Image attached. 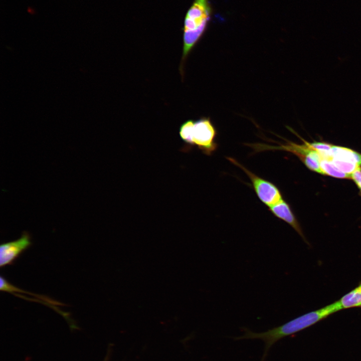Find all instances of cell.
<instances>
[{"label":"cell","instance_id":"obj_1","mask_svg":"<svg viewBox=\"0 0 361 361\" xmlns=\"http://www.w3.org/2000/svg\"><path fill=\"white\" fill-rule=\"evenodd\" d=\"M341 310L338 301L319 309L295 318L281 325L265 332H255L244 328V335L234 337L235 340L259 339L265 343L264 351L261 358L264 361L271 347L280 339L306 329L332 314Z\"/></svg>","mask_w":361,"mask_h":361},{"label":"cell","instance_id":"obj_2","mask_svg":"<svg viewBox=\"0 0 361 361\" xmlns=\"http://www.w3.org/2000/svg\"><path fill=\"white\" fill-rule=\"evenodd\" d=\"M211 7L209 0H195L185 18L183 47L180 71L189 54L204 33L211 18Z\"/></svg>","mask_w":361,"mask_h":361},{"label":"cell","instance_id":"obj_3","mask_svg":"<svg viewBox=\"0 0 361 361\" xmlns=\"http://www.w3.org/2000/svg\"><path fill=\"white\" fill-rule=\"evenodd\" d=\"M227 159L245 172L250 179L257 197L265 205L269 207L283 199L281 192L274 184L257 175L235 159L230 157Z\"/></svg>","mask_w":361,"mask_h":361},{"label":"cell","instance_id":"obj_4","mask_svg":"<svg viewBox=\"0 0 361 361\" xmlns=\"http://www.w3.org/2000/svg\"><path fill=\"white\" fill-rule=\"evenodd\" d=\"M217 132L209 118H203L195 121L193 142L204 153L211 155L217 149Z\"/></svg>","mask_w":361,"mask_h":361},{"label":"cell","instance_id":"obj_5","mask_svg":"<svg viewBox=\"0 0 361 361\" xmlns=\"http://www.w3.org/2000/svg\"><path fill=\"white\" fill-rule=\"evenodd\" d=\"M340 171L350 175L361 166V154L350 148L332 145L329 154L326 157Z\"/></svg>","mask_w":361,"mask_h":361},{"label":"cell","instance_id":"obj_6","mask_svg":"<svg viewBox=\"0 0 361 361\" xmlns=\"http://www.w3.org/2000/svg\"><path fill=\"white\" fill-rule=\"evenodd\" d=\"M295 134L302 140L303 144H297L288 140L283 146V150L296 155L309 169L324 175L320 167L319 154L310 147L307 141L296 133Z\"/></svg>","mask_w":361,"mask_h":361},{"label":"cell","instance_id":"obj_7","mask_svg":"<svg viewBox=\"0 0 361 361\" xmlns=\"http://www.w3.org/2000/svg\"><path fill=\"white\" fill-rule=\"evenodd\" d=\"M31 244L30 236L27 232H24L17 240L2 244L0 246L1 267L12 265Z\"/></svg>","mask_w":361,"mask_h":361},{"label":"cell","instance_id":"obj_8","mask_svg":"<svg viewBox=\"0 0 361 361\" xmlns=\"http://www.w3.org/2000/svg\"><path fill=\"white\" fill-rule=\"evenodd\" d=\"M269 210L277 218L291 226L307 243L301 228L294 215L289 205L283 199L268 207Z\"/></svg>","mask_w":361,"mask_h":361},{"label":"cell","instance_id":"obj_9","mask_svg":"<svg viewBox=\"0 0 361 361\" xmlns=\"http://www.w3.org/2000/svg\"><path fill=\"white\" fill-rule=\"evenodd\" d=\"M338 301L341 309L361 306V282Z\"/></svg>","mask_w":361,"mask_h":361},{"label":"cell","instance_id":"obj_10","mask_svg":"<svg viewBox=\"0 0 361 361\" xmlns=\"http://www.w3.org/2000/svg\"><path fill=\"white\" fill-rule=\"evenodd\" d=\"M195 121L193 120H188L183 123L180 126L179 130V136L184 142V150H189L194 146L193 142V132Z\"/></svg>","mask_w":361,"mask_h":361},{"label":"cell","instance_id":"obj_11","mask_svg":"<svg viewBox=\"0 0 361 361\" xmlns=\"http://www.w3.org/2000/svg\"><path fill=\"white\" fill-rule=\"evenodd\" d=\"M320 167L324 175L339 178H350V175L338 169L329 159L321 158Z\"/></svg>","mask_w":361,"mask_h":361},{"label":"cell","instance_id":"obj_12","mask_svg":"<svg viewBox=\"0 0 361 361\" xmlns=\"http://www.w3.org/2000/svg\"><path fill=\"white\" fill-rule=\"evenodd\" d=\"M308 143L311 148L319 154L320 158L327 156L332 146V144L324 142L314 141L311 143L308 142Z\"/></svg>","mask_w":361,"mask_h":361},{"label":"cell","instance_id":"obj_13","mask_svg":"<svg viewBox=\"0 0 361 361\" xmlns=\"http://www.w3.org/2000/svg\"><path fill=\"white\" fill-rule=\"evenodd\" d=\"M350 178L352 179L361 192V166L350 174Z\"/></svg>","mask_w":361,"mask_h":361},{"label":"cell","instance_id":"obj_14","mask_svg":"<svg viewBox=\"0 0 361 361\" xmlns=\"http://www.w3.org/2000/svg\"><path fill=\"white\" fill-rule=\"evenodd\" d=\"M28 12L29 13H30L32 15H33L35 13V11L34 9L33 8H32L30 7H29V8L28 9Z\"/></svg>","mask_w":361,"mask_h":361}]
</instances>
